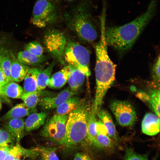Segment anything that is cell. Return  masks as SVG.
Masks as SVG:
<instances>
[{
    "mask_svg": "<svg viewBox=\"0 0 160 160\" xmlns=\"http://www.w3.org/2000/svg\"><path fill=\"white\" fill-rule=\"evenodd\" d=\"M17 60L24 65L28 66H36L40 65L44 60V57L36 56L25 50L20 51L17 55Z\"/></svg>",
    "mask_w": 160,
    "mask_h": 160,
    "instance_id": "cell-26",
    "label": "cell"
},
{
    "mask_svg": "<svg viewBox=\"0 0 160 160\" xmlns=\"http://www.w3.org/2000/svg\"><path fill=\"white\" fill-rule=\"evenodd\" d=\"M91 106L86 101L82 100L78 108L68 115L62 145L71 147L87 140V119Z\"/></svg>",
    "mask_w": 160,
    "mask_h": 160,
    "instance_id": "cell-4",
    "label": "cell"
},
{
    "mask_svg": "<svg viewBox=\"0 0 160 160\" xmlns=\"http://www.w3.org/2000/svg\"><path fill=\"white\" fill-rule=\"evenodd\" d=\"M97 140L101 148L111 149L114 147L113 142L107 133L97 132Z\"/></svg>",
    "mask_w": 160,
    "mask_h": 160,
    "instance_id": "cell-30",
    "label": "cell"
},
{
    "mask_svg": "<svg viewBox=\"0 0 160 160\" xmlns=\"http://www.w3.org/2000/svg\"><path fill=\"white\" fill-rule=\"evenodd\" d=\"M85 76L80 70L71 66V72L68 81L70 88L73 91L77 92L83 84Z\"/></svg>",
    "mask_w": 160,
    "mask_h": 160,
    "instance_id": "cell-23",
    "label": "cell"
},
{
    "mask_svg": "<svg viewBox=\"0 0 160 160\" xmlns=\"http://www.w3.org/2000/svg\"><path fill=\"white\" fill-rule=\"evenodd\" d=\"M105 17H101L100 37L95 47L96 88L93 103L96 106L102 105L104 97L115 79L116 65L111 60L108 53L105 36Z\"/></svg>",
    "mask_w": 160,
    "mask_h": 160,
    "instance_id": "cell-2",
    "label": "cell"
},
{
    "mask_svg": "<svg viewBox=\"0 0 160 160\" xmlns=\"http://www.w3.org/2000/svg\"><path fill=\"white\" fill-rule=\"evenodd\" d=\"M82 100L77 96H73L56 108V114L60 115H69L79 105Z\"/></svg>",
    "mask_w": 160,
    "mask_h": 160,
    "instance_id": "cell-18",
    "label": "cell"
},
{
    "mask_svg": "<svg viewBox=\"0 0 160 160\" xmlns=\"http://www.w3.org/2000/svg\"><path fill=\"white\" fill-rule=\"evenodd\" d=\"M29 110L24 103L17 104L0 118V120L21 118L29 115Z\"/></svg>",
    "mask_w": 160,
    "mask_h": 160,
    "instance_id": "cell-20",
    "label": "cell"
},
{
    "mask_svg": "<svg viewBox=\"0 0 160 160\" xmlns=\"http://www.w3.org/2000/svg\"><path fill=\"white\" fill-rule=\"evenodd\" d=\"M2 87L0 85V96L2 95L1 94V90Z\"/></svg>",
    "mask_w": 160,
    "mask_h": 160,
    "instance_id": "cell-38",
    "label": "cell"
},
{
    "mask_svg": "<svg viewBox=\"0 0 160 160\" xmlns=\"http://www.w3.org/2000/svg\"><path fill=\"white\" fill-rule=\"evenodd\" d=\"M48 0L53 1H56V0Z\"/></svg>",
    "mask_w": 160,
    "mask_h": 160,
    "instance_id": "cell-42",
    "label": "cell"
},
{
    "mask_svg": "<svg viewBox=\"0 0 160 160\" xmlns=\"http://www.w3.org/2000/svg\"><path fill=\"white\" fill-rule=\"evenodd\" d=\"M124 160H157V157L150 160L148 155L138 153L131 148H127L125 151Z\"/></svg>",
    "mask_w": 160,
    "mask_h": 160,
    "instance_id": "cell-31",
    "label": "cell"
},
{
    "mask_svg": "<svg viewBox=\"0 0 160 160\" xmlns=\"http://www.w3.org/2000/svg\"><path fill=\"white\" fill-rule=\"evenodd\" d=\"M25 50L38 57L43 56V50L41 45L37 41H32L26 46Z\"/></svg>",
    "mask_w": 160,
    "mask_h": 160,
    "instance_id": "cell-32",
    "label": "cell"
},
{
    "mask_svg": "<svg viewBox=\"0 0 160 160\" xmlns=\"http://www.w3.org/2000/svg\"><path fill=\"white\" fill-rule=\"evenodd\" d=\"M77 93V92L72 91L69 87L56 94L44 95L42 91L38 103L44 110H51L56 108Z\"/></svg>",
    "mask_w": 160,
    "mask_h": 160,
    "instance_id": "cell-10",
    "label": "cell"
},
{
    "mask_svg": "<svg viewBox=\"0 0 160 160\" xmlns=\"http://www.w3.org/2000/svg\"><path fill=\"white\" fill-rule=\"evenodd\" d=\"M73 160H92L90 156L87 153L78 152L75 153Z\"/></svg>",
    "mask_w": 160,
    "mask_h": 160,
    "instance_id": "cell-35",
    "label": "cell"
},
{
    "mask_svg": "<svg viewBox=\"0 0 160 160\" xmlns=\"http://www.w3.org/2000/svg\"><path fill=\"white\" fill-rule=\"evenodd\" d=\"M89 6L85 2L80 3L65 15L68 27L79 39L92 42L96 39L97 34L91 18Z\"/></svg>",
    "mask_w": 160,
    "mask_h": 160,
    "instance_id": "cell-3",
    "label": "cell"
},
{
    "mask_svg": "<svg viewBox=\"0 0 160 160\" xmlns=\"http://www.w3.org/2000/svg\"><path fill=\"white\" fill-rule=\"evenodd\" d=\"M142 99L148 102L156 114L160 117V93L159 89H155L149 91L147 94L141 93Z\"/></svg>",
    "mask_w": 160,
    "mask_h": 160,
    "instance_id": "cell-22",
    "label": "cell"
},
{
    "mask_svg": "<svg viewBox=\"0 0 160 160\" xmlns=\"http://www.w3.org/2000/svg\"><path fill=\"white\" fill-rule=\"evenodd\" d=\"M68 115L55 114L47 119L40 132L41 135L50 141L62 145L66 133Z\"/></svg>",
    "mask_w": 160,
    "mask_h": 160,
    "instance_id": "cell-7",
    "label": "cell"
},
{
    "mask_svg": "<svg viewBox=\"0 0 160 160\" xmlns=\"http://www.w3.org/2000/svg\"><path fill=\"white\" fill-rule=\"evenodd\" d=\"M13 56L8 51L0 49V66L8 82L12 81L10 72Z\"/></svg>",
    "mask_w": 160,
    "mask_h": 160,
    "instance_id": "cell-21",
    "label": "cell"
},
{
    "mask_svg": "<svg viewBox=\"0 0 160 160\" xmlns=\"http://www.w3.org/2000/svg\"><path fill=\"white\" fill-rule=\"evenodd\" d=\"M37 155V152L33 148L26 149L17 144L11 147L4 160H15L16 158H20L23 156H35Z\"/></svg>",
    "mask_w": 160,
    "mask_h": 160,
    "instance_id": "cell-25",
    "label": "cell"
},
{
    "mask_svg": "<svg viewBox=\"0 0 160 160\" xmlns=\"http://www.w3.org/2000/svg\"><path fill=\"white\" fill-rule=\"evenodd\" d=\"M30 68L16 59L13 56L11 69L10 76L12 81L19 82L23 80Z\"/></svg>",
    "mask_w": 160,
    "mask_h": 160,
    "instance_id": "cell-16",
    "label": "cell"
},
{
    "mask_svg": "<svg viewBox=\"0 0 160 160\" xmlns=\"http://www.w3.org/2000/svg\"><path fill=\"white\" fill-rule=\"evenodd\" d=\"M55 65V61H52L39 73L37 78V90L42 91L47 86Z\"/></svg>",
    "mask_w": 160,
    "mask_h": 160,
    "instance_id": "cell-27",
    "label": "cell"
},
{
    "mask_svg": "<svg viewBox=\"0 0 160 160\" xmlns=\"http://www.w3.org/2000/svg\"><path fill=\"white\" fill-rule=\"evenodd\" d=\"M157 8V1L152 0L146 11L131 22L121 26L105 27V36L107 46L121 53L129 50L155 15Z\"/></svg>",
    "mask_w": 160,
    "mask_h": 160,
    "instance_id": "cell-1",
    "label": "cell"
},
{
    "mask_svg": "<svg viewBox=\"0 0 160 160\" xmlns=\"http://www.w3.org/2000/svg\"><path fill=\"white\" fill-rule=\"evenodd\" d=\"M96 114L105 127L108 136L113 140L117 142L118 136L112 119L106 110L100 108Z\"/></svg>",
    "mask_w": 160,
    "mask_h": 160,
    "instance_id": "cell-14",
    "label": "cell"
},
{
    "mask_svg": "<svg viewBox=\"0 0 160 160\" xmlns=\"http://www.w3.org/2000/svg\"><path fill=\"white\" fill-rule=\"evenodd\" d=\"M1 107H2V105H1V101L0 100V110L1 109Z\"/></svg>",
    "mask_w": 160,
    "mask_h": 160,
    "instance_id": "cell-39",
    "label": "cell"
},
{
    "mask_svg": "<svg viewBox=\"0 0 160 160\" xmlns=\"http://www.w3.org/2000/svg\"><path fill=\"white\" fill-rule=\"evenodd\" d=\"M142 132L149 136L155 135L159 132L160 119L156 114L151 113H146L141 123Z\"/></svg>",
    "mask_w": 160,
    "mask_h": 160,
    "instance_id": "cell-11",
    "label": "cell"
},
{
    "mask_svg": "<svg viewBox=\"0 0 160 160\" xmlns=\"http://www.w3.org/2000/svg\"><path fill=\"white\" fill-rule=\"evenodd\" d=\"M71 71V66H65L51 76L47 86L53 89L62 88L68 82Z\"/></svg>",
    "mask_w": 160,
    "mask_h": 160,
    "instance_id": "cell-13",
    "label": "cell"
},
{
    "mask_svg": "<svg viewBox=\"0 0 160 160\" xmlns=\"http://www.w3.org/2000/svg\"><path fill=\"white\" fill-rule=\"evenodd\" d=\"M8 82L0 66V85L2 87Z\"/></svg>",
    "mask_w": 160,
    "mask_h": 160,
    "instance_id": "cell-37",
    "label": "cell"
},
{
    "mask_svg": "<svg viewBox=\"0 0 160 160\" xmlns=\"http://www.w3.org/2000/svg\"><path fill=\"white\" fill-rule=\"evenodd\" d=\"M7 127V130L14 140L19 143L24 136L25 131L24 119L21 118L9 120Z\"/></svg>",
    "mask_w": 160,
    "mask_h": 160,
    "instance_id": "cell-15",
    "label": "cell"
},
{
    "mask_svg": "<svg viewBox=\"0 0 160 160\" xmlns=\"http://www.w3.org/2000/svg\"><path fill=\"white\" fill-rule=\"evenodd\" d=\"M14 140L7 130L0 129V147H12Z\"/></svg>",
    "mask_w": 160,
    "mask_h": 160,
    "instance_id": "cell-33",
    "label": "cell"
},
{
    "mask_svg": "<svg viewBox=\"0 0 160 160\" xmlns=\"http://www.w3.org/2000/svg\"><path fill=\"white\" fill-rule=\"evenodd\" d=\"M12 147H0V160L5 159Z\"/></svg>",
    "mask_w": 160,
    "mask_h": 160,
    "instance_id": "cell-36",
    "label": "cell"
},
{
    "mask_svg": "<svg viewBox=\"0 0 160 160\" xmlns=\"http://www.w3.org/2000/svg\"><path fill=\"white\" fill-rule=\"evenodd\" d=\"M110 108L118 123L122 127L133 125L136 120V114L133 106L129 102L116 100L112 102Z\"/></svg>",
    "mask_w": 160,
    "mask_h": 160,
    "instance_id": "cell-9",
    "label": "cell"
},
{
    "mask_svg": "<svg viewBox=\"0 0 160 160\" xmlns=\"http://www.w3.org/2000/svg\"><path fill=\"white\" fill-rule=\"evenodd\" d=\"M160 56L159 55L153 65L152 69L153 81L156 85L159 87L160 84Z\"/></svg>",
    "mask_w": 160,
    "mask_h": 160,
    "instance_id": "cell-34",
    "label": "cell"
},
{
    "mask_svg": "<svg viewBox=\"0 0 160 160\" xmlns=\"http://www.w3.org/2000/svg\"><path fill=\"white\" fill-rule=\"evenodd\" d=\"M60 14L58 6L53 1L36 0L33 6L31 22L38 27H45L55 23Z\"/></svg>",
    "mask_w": 160,
    "mask_h": 160,
    "instance_id": "cell-5",
    "label": "cell"
},
{
    "mask_svg": "<svg viewBox=\"0 0 160 160\" xmlns=\"http://www.w3.org/2000/svg\"><path fill=\"white\" fill-rule=\"evenodd\" d=\"M90 58L89 51L84 46L74 41L67 43L64 59L69 65L80 70L87 77L91 74Z\"/></svg>",
    "mask_w": 160,
    "mask_h": 160,
    "instance_id": "cell-6",
    "label": "cell"
},
{
    "mask_svg": "<svg viewBox=\"0 0 160 160\" xmlns=\"http://www.w3.org/2000/svg\"><path fill=\"white\" fill-rule=\"evenodd\" d=\"M22 87L17 83L11 81L2 87V95L12 98H21L24 93Z\"/></svg>",
    "mask_w": 160,
    "mask_h": 160,
    "instance_id": "cell-24",
    "label": "cell"
},
{
    "mask_svg": "<svg viewBox=\"0 0 160 160\" xmlns=\"http://www.w3.org/2000/svg\"><path fill=\"white\" fill-rule=\"evenodd\" d=\"M96 115L92 105L89 110L87 117V140L96 147L101 148L97 140V121Z\"/></svg>",
    "mask_w": 160,
    "mask_h": 160,
    "instance_id": "cell-12",
    "label": "cell"
},
{
    "mask_svg": "<svg viewBox=\"0 0 160 160\" xmlns=\"http://www.w3.org/2000/svg\"><path fill=\"white\" fill-rule=\"evenodd\" d=\"M42 91L24 92L21 99L29 110H34L39 103Z\"/></svg>",
    "mask_w": 160,
    "mask_h": 160,
    "instance_id": "cell-28",
    "label": "cell"
},
{
    "mask_svg": "<svg viewBox=\"0 0 160 160\" xmlns=\"http://www.w3.org/2000/svg\"><path fill=\"white\" fill-rule=\"evenodd\" d=\"M34 148L41 156L42 160H59L55 148L39 147Z\"/></svg>",
    "mask_w": 160,
    "mask_h": 160,
    "instance_id": "cell-29",
    "label": "cell"
},
{
    "mask_svg": "<svg viewBox=\"0 0 160 160\" xmlns=\"http://www.w3.org/2000/svg\"><path fill=\"white\" fill-rule=\"evenodd\" d=\"M42 70V68H30L24 79V92H33L37 90V78Z\"/></svg>",
    "mask_w": 160,
    "mask_h": 160,
    "instance_id": "cell-19",
    "label": "cell"
},
{
    "mask_svg": "<svg viewBox=\"0 0 160 160\" xmlns=\"http://www.w3.org/2000/svg\"><path fill=\"white\" fill-rule=\"evenodd\" d=\"M47 113H35L28 115L25 121V131L30 132L37 129L45 123Z\"/></svg>",
    "mask_w": 160,
    "mask_h": 160,
    "instance_id": "cell-17",
    "label": "cell"
},
{
    "mask_svg": "<svg viewBox=\"0 0 160 160\" xmlns=\"http://www.w3.org/2000/svg\"><path fill=\"white\" fill-rule=\"evenodd\" d=\"M20 158V157H17L16 158L15 160H21Z\"/></svg>",
    "mask_w": 160,
    "mask_h": 160,
    "instance_id": "cell-40",
    "label": "cell"
},
{
    "mask_svg": "<svg viewBox=\"0 0 160 160\" xmlns=\"http://www.w3.org/2000/svg\"><path fill=\"white\" fill-rule=\"evenodd\" d=\"M68 1H73L76 0H66Z\"/></svg>",
    "mask_w": 160,
    "mask_h": 160,
    "instance_id": "cell-41",
    "label": "cell"
},
{
    "mask_svg": "<svg viewBox=\"0 0 160 160\" xmlns=\"http://www.w3.org/2000/svg\"><path fill=\"white\" fill-rule=\"evenodd\" d=\"M44 42L49 53L64 64L63 56L67 42L63 33L55 29H49L45 33Z\"/></svg>",
    "mask_w": 160,
    "mask_h": 160,
    "instance_id": "cell-8",
    "label": "cell"
}]
</instances>
